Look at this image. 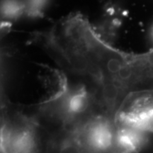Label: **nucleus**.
Wrapping results in <instances>:
<instances>
[{
    "label": "nucleus",
    "mask_w": 153,
    "mask_h": 153,
    "mask_svg": "<svg viewBox=\"0 0 153 153\" xmlns=\"http://www.w3.org/2000/svg\"><path fill=\"white\" fill-rule=\"evenodd\" d=\"M3 153H9V152H6V151L4 150V152Z\"/></svg>",
    "instance_id": "obj_7"
},
{
    "label": "nucleus",
    "mask_w": 153,
    "mask_h": 153,
    "mask_svg": "<svg viewBox=\"0 0 153 153\" xmlns=\"http://www.w3.org/2000/svg\"><path fill=\"white\" fill-rule=\"evenodd\" d=\"M58 153H82V150L76 142L66 141L60 146Z\"/></svg>",
    "instance_id": "obj_6"
},
{
    "label": "nucleus",
    "mask_w": 153,
    "mask_h": 153,
    "mask_svg": "<svg viewBox=\"0 0 153 153\" xmlns=\"http://www.w3.org/2000/svg\"><path fill=\"white\" fill-rule=\"evenodd\" d=\"M88 103V93L85 89H79L70 94L65 99V111L71 116H76L85 111Z\"/></svg>",
    "instance_id": "obj_5"
},
{
    "label": "nucleus",
    "mask_w": 153,
    "mask_h": 153,
    "mask_svg": "<svg viewBox=\"0 0 153 153\" xmlns=\"http://www.w3.org/2000/svg\"><path fill=\"white\" fill-rule=\"evenodd\" d=\"M85 138L88 145L94 150L104 152L112 146L115 140V132L108 120L98 118L86 127Z\"/></svg>",
    "instance_id": "obj_2"
},
{
    "label": "nucleus",
    "mask_w": 153,
    "mask_h": 153,
    "mask_svg": "<svg viewBox=\"0 0 153 153\" xmlns=\"http://www.w3.org/2000/svg\"><path fill=\"white\" fill-rule=\"evenodd\" d=\"M148 134L125 126H117L115 144L120 153H137L148 140Z\"/></svg>",
    "instance_id": "obj_3"
},
{
    "label": "nucleus",
    "mask_w": 153,
    "mask_h": 153,
    "mask_svg": "<svg viewBox=\"0 0 153 153\" xmlns=\"http://www.w3.org/2000/svg\"><path fill=\"white\" fill-rule=\"evenodd\" d=\"M10 153H33L36 146L34 134L29 128L20 130L9 141Z\"/></svg>",
    "instance_id": "obj_4"
},
{
    "label": "nucleus",
    "mask_w": 153,
    "mask_h": 153,
    "mask_svg": "<svg viewBox=\"0 0 153 153\" xmlns=\"http://www.w3.org/2000/svg\"><path fill=\"white\" fill-rule=\"evenodd\" d=\"M117 126H125L150 135L153 133V89L129 93L116 113Z\"/></svg>",
    "instance_id": "obj_1"
}]
</instances>
